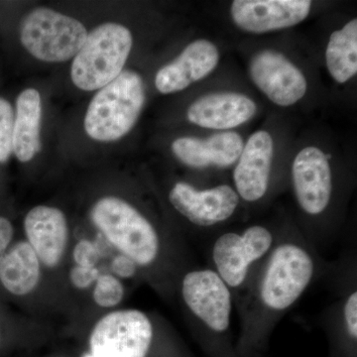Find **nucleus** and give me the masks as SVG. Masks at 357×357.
<instances>
[{
  "label": "nucleus",
  "mask_w": 357,
  "mask_h": 357,
  "mask_svg": "<svg viewBox=\"0 0 357 357\" xmlns=\"http://www.w3.org/2000/svg\"><path fill=\"white\" fill-rule=\"evenodd\" d=\"M91 220L105 238L137 266H150L159 257L158 232L126 199L114 196L98 199L91 208Z\"/></svg>",
  "instance_id": "f257e3e1"
},
{
  "label": "nucleus",
  "mask_w": 357,
  "mask_h": 357,
  "mask_svg": "<svg viewBox=\"0 0 357 357\" xmlns=\"http://www.w3.org/2000/svg\"><path fill=\"white\" fill-rule=\"evenodd\" d=\"M145 103L142 77L124 70L114 81L98 89L89 102L84 128L91 139L112 142L133 128Z\"/></svg>",
  "instance_id": "f03ea898"
},
{
  "label": "nucleus",
  "mask_w": 357,
  "mask_h": 357,
  "mask_svg": "<svg viewBox=\"0 0 357 357\" xmlns=\"http://www.w3.org/2000/svg\"><path fill=\"white\" fill-rule=\"evenodd\" d=\"M132 45V34L126 26L115 22L98 26L73 60V84L93 91L112 83L123 72Z\"/></svg>",
  "instance_id": "7ed1b4c3"
},
{
  "label": "nucleus",
  "mask_w": 357,
  "mask_h": 357,
  "mask_svg": "<svg viewBox=\"0 0 357 357\" xmlns=\"http://www.w3.org/2000/svg\"><path fill=\"white\" fill-rule=\"evenodd\" d=\"M88 35L83 23L46 7L28 13L20 28L23 47L33 57L47 63L74 59Z\"/></svg>",
  "instance_id": "20e7f679"
},
{
  "label": "nucleus",
  "mask_w": 357,
  "mask_h": 357,
  "mask_svg": "<svg viewBox=\"0 0 357 357\" xmlns=\"http://www.w3.org/2000/svg\"><path fill=\"white\" fill-rule=\"evenodd\" d=\"M314 274V262L300 244L277 245L268 259L258 289L265 309L283 312L293 306L304 294Z\"/></svg>",
  "instance_id": "39448f33"
},
{
  "label": "nucleus",
  "mask_w": 357,
  "mask_h": 357,
  "mask_svg": "<svg viewBox=\"0 0 357 357\" xmlns=\"http://www.w3.org/2000/svg\"><path fill=\"white\" fill-rule=\"evenodd\" d=\"M153 335V325L145 312L117 310L98 319L91 330V356L146 357Z\"/></svg>",
  "instance_id": "423d86ee"
},
{
  "label": "nucleus",
  "mask_w": 357,
  "mask_h": 357,
  "mask_svg": "<svg viewBox=\"0 0 357 357\" xmlns=\"http://www.w3.org/2000/svg\"><path fill=\"white\" fill-rule=\"evenodd\" d=\"M274 237L262 225L249 227L243 232H227L218 237L211 250L215 272L230 289L243 285L249 269L271 250Z\"/></svg>",
  "instance_id": "0eeeda50"
},
{
  "label": "nucleus",
  "mask_w": 357,
  "mask_h": 357,
  "mask_svg": "<svg viewBox=\"0 0 357 357\" xmlns=\"http://www.w3.org/2000/svg\"><path fill=\"white\" fill-rule=\"evenodd\" d=\"M181 293L185 306L206 328L229 330L232 312L230 288L213 269H196L185 275Z\"/></svg>",
  "instance_id": "6e6552de"
},
{
  "label": "nucleus",
  "mask_w": 357,
  "mask_h": 357,
  "mask_svg": "<svg viewBox=\"0 0 357 357\" xmlns=\"http://www.w3.org/2000/svg\"><path fill=\"white\" fill-rule=\"evenodd\" d=\"M249 74L256 86L280 107H290L306 95V77L279 52L256 54L249 65Z\"/></svg>",
  "instance_id": "1a4fd4ad"
},
{
  "label": "nucleus",
  "mask_w": 357,
  "mask_h": 357,
  "mask_svg": "<svg viewBox=\"0 0 357 357\" xmlns=\"http://www.w3.org/2000/svg\"><path fill=\"white\" fill-rule=\"evenodd\" d=\"M169 199L178 213L198 227H213L225 222L236 213L239 196L227 185L211 189H195L188 183L174 185Z\"/></svg>",
  "instance_id": "9d476101"
},
{
  "label": "nucleus",
  "mask_w": 357,
  "mask_h": 357,
  "mask_svg": "<svg viewBox=\"0 0 357 357\" xmlns=\"http://www.w3.org/2000/svg\"><path fill=\"white\" fill-rule=\"evenodd\" d=\"M23 227L26 241L38 256L42 266L57 268L69 244V225L65 213L55 206H34L26 215Z\"/></svg>",
  "instance_id": "9b49d317"
},
{
  "label": "nucleus",
  "mask_w": 357,
  "mask_h": 357,
  "mask_svg": "<svg viewBox=\"0 0 357 357\" xmlns=\"http://www.w3.org/2000/svg\"><path fill=\"white\" fill-rule=\"evenodd\" d=\"M294 191L298 204L307 215L323 213L332 197V171L328 158L319 148L307 147L293 162Z\"/></svg>",
  "instance_id": "f8f14e48"
},
{
  "label": "nucleus",
  "mask_w": 357,
  "mask_h": 357,
  "mask_svg": "<svg viewBox=\"0 0 357 357\" xmlns=\"http://www.w3.org/2000/svg\"><path fill=\"white\" fill-rule=\"evenodd\" d=\"M309 0H236L231 16L241 29L266 33L292 27L306 20L311 10Z\"/></svg>",
  "instance_id": "ddd939ff"
},
{
  "label": "nucleus",
  "mask_w": 357,
  "mask_h": 357,
  "mask_svg": "<svg viewBox=\"0 0 357 357\" xmlns=\"http://www.w3.org/2000/svg\"><path fill=\"white\" fill-rule=\"evenodd\" d=\"M274 144L267 131L249 137L234 172L236 192L244 201H259L266 194L273 160Z\"/></svg>",
  "instance_id": "4468645a"
},
{
  "label": "nucleus",
  "mask_w": 357,
  "mask_h": 357,
  "mask_svg": "<svg viewBox=\"0 0 357 357\" xmlns=\"http://www.w3.org/2000/svg\"><path fill=\"white\" fill-rule=\"evenodd\" d=\"M220 60L217 47L208 40L188 45L173 62L157 73L155 86L163 95L178 93L204 79L215 69Z\"/></svg>",
  "instance_id": "2eb2a0df"
},
{
  "label": "nucleus",
  "mask_w": 357,
  "mask_h": 357,
  "mask_svg": "<svg viewBox=\"0 0 357 357\" xmlns=\"http://www.w3.org/2000/svg\"><path fill=\"white\" fill-rule=\"evenodd\" d=\"M256 109L255 102L243 93H215L192 102L187 117L190 122L201 128L225 130L250 121Z\"/></svg>",
  "instance_id": "dca6fc26"
},
{
  "label": "nucleus",
  "mask_w": 357,
  "mask_h": 357,
  "mask_svg": "<svg viewBox=\"0 0 357 357\" xmlns=\"http://www.w3.org/2000/svg\"><path fill=\"white\" fill-rule=\"evenodd\" d=\"M243 146V137L238 133L220 132L206 139L178 138L173 142L172 151L183 164L192 168H225L236 163Z\"/></svg>",
  "instance_id": "f3484780"
},
{
  "label": "nucleus",
  "mask_w": 357,
  "mask_h": 357,
  "mask_svg": "<svg viewBox=\"0 0 357 357\" xmlns=\"http://www.w3.org/2000/svg\"><path fill=\"white\" fill-rule=\"evenodd\" d=\"M42 264L27 241H20L0 257V284L11 295L34 292L41 280Z\"/></svg>",
  "instance_id": "a211bd4d"
},
{
  "label": "nucleus",
  "mask_w": 357,
  "mask_h": 357,
  "mask_svg": "<svg viewBox=\"0 0 357 357\" xmlns=\"http://www.w3.org/2000/svg\"><path fill=\"white\" fill-rule=\"evenodd\" d=\"M42 100L37 89H24L16 100L13 152L20 162L31 161L41 149Z\"/></svg>",
  "instance_id": "6ab92c4d"
},
{
  "label": "nucleus",
  "mask_w": 357,
  "mask_h": 357,
  "mask_svg": "<svg viewBox=\"0 0 357 357\" xmlns=\"http://www.w3.org/2000/svg\"><path fill=\"white\" fill-rule=\"evenodd\" d=\"M326 66L340 84L349 81L357 73V20L333 32L326 47Z\"/></svg>",
  "instance_id": "aec40b11"
},
{
  "label": "nucleus",
  "mask_w": 357,
  "mask_h": 357,
  "mask_svg": "<svg viewBox=\"0 0 357 357\" xmlns=\"http://www.w3.org/2000/svg\"><path fill=\"white\" fill-rule=\"evenodd\" d=\"M126 294L121 279L112 274H100L93 285V302L100 307H114L122 302Z\"/></svg>",
  "instance_id": "412c9836"
},
{
  "label": "nucleus",
  "mask_w": 357,
  "mask_h": 357,
  "mask_svg": "<svg viewBox=\"0 0 357 357\" xmlns=\"http://www.w3.org/2000/svg\"><path fill=\"white\" fill-rule=\"evenodd\" d=\"M14 112L10 103L0 98V162L4 163L13 153Z\"/></svg>",
  "instance_id": "4be33fe9"
},
{
  "label": "nucleus",
  "mask_w": 357,
  "mask_h": 357,
  "mask_svg": "<svg viewBox=\"0 0 357 357\" xmlns=\"http://www.w3.org/2000/svg\"><path fill=\"white\" fill-rule=\"evenodd\" d=\"M73 259L75 265L83 267H96L100 260V253L93 243L86 239L79 241L73 251Z\"/></svg>",
  "instance_id": "5701e85b"
},
{
  "label": "nucleus",
  "mask_w": 357,
  "mask_h": 357,
  "mask_svg": "<svg viewBox=\"0 0 357 357\" xmlns=\"http://www.w3.org/2000/svg\"><path fill=\"white\" fill-rule=\"evenodd\" d=\"M98 276H100V271L96 267H83L75 265L70 271V283L81 290L95 285Z\"/></svg>",
  "instance_id": "b1692460"
},
{
  "label": "nucleus",
  "mask_w": 357,
  "mask_h": 357,
  "mask_svg": "<svg viewBox=\"0 0 357 357\" xmlns=\"http://www.w3.org/2000/svg\"><path fill=\"white\" fill-rule=\"evenodd\" d=\"M344 323L347 333L352 338L357 337V292L351 293L344 307Z\"/></svg>",
  "instance_id": "393cba45"
},
{
  "label": "nucleus",
  "mask_w": 357,
  "mask_h": 357,
  "mask_svg": "<svg viewBox=\"0 0 357 357\" xmlns=\"http://www.w3.org/2000/svg\"><path fill=\"white\" fill-rule=\"evenodd\" d=\"M137 265L130 258L123 255H117L112 260V269L117 278L128 279L133 277L137 271Z\"/></svg>",
  "instance_id": "a878e982"
},
{
  "label": "nucleus",
  "mask_w": 357,
  "mask_h": 357,
  "mask_svg": "<svg viewBox=\"0 0 357 357\" xmlns=\"http://www.w3.org/2000/svg\"><path fill=\"white\" fill-rule=\"evenodd\" d=\"M14 237V227L8 218L0 217V257L10 248Z\"/></svg>",
  "instance_id": "bb28decb"
},
{
  "label": "nucleus",
  "mask_w": 357,
  "mask_h": 357,
  "mask_svg": "<svg viewBox=\"0 0 357 357\" xmlns=\"http://www.w3.org/2000/svg\"><path fill=\"white\" fill-rule=\"evenodd\" d=\"M89 357H91V356H89Z\"/></svg>",
  "instance_id": "cd10ccee"
}]
</instances>
